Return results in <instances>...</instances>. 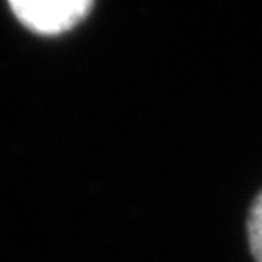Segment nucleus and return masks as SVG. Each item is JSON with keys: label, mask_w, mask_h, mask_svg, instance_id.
I'll use <instances>...</instances> for the list:
<instances>
[{"label": "nucleus", "mask_w": 262, "mask_h": 262, "mask_svg": "<svg viewBox=\"0 0 262 262\" xmlns=\"http://www.w3.org/2000/svg\"><path fill=\"white\" fill-rule=\"evenodd\" d=\"M14 16L31 31L56 35L76 28L92 12V0H10Z\"/></svg>", "instance_id": "1"}, {"label": "nucleus", "mask_w": 262, "mask_h": 262, "mask_svg": "<svg viewBox=\"0 0 262 262\" xmlns=\"http://www.w3.org/2000/svg\"><path fill=\"white\" fill-rule=\"evenodd\" d=\"M247 239L254 262H262V190L254 196L247 215Z\"/></svg>", "instance_id": "2"}]
</instances>
